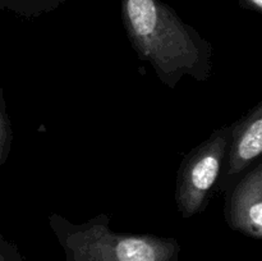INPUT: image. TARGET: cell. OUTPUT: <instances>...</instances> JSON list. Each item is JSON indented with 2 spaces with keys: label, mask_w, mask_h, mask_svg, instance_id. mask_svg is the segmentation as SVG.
<instances>
[{
  "label": "cell",
  "mask_w": 262,
  "mask_h": 261,
  "mask_svg": "<svg viewBox=\"0 0 262 261\" xmlns=\"http://www.w3.org/2000/svg\"><path fill=\"white\" fill-rule=\"evenodd\" d=\"M48 222L66 261H178L182 251L173 237L114 232L104 212L78 224L53 212Z\"/></svg>",
  "instance_id": "7a4b0ae2"
},
{
  "label": "cell",
  "mask_w": 262,
  "mask_h": 261,
  "mask_svg": "<svg viewBox=\"0 0 262 261\" xmlns=\"http://www.w3.org/2000/svg\"><path fill=\"white\" fill-rule=\"evenodd\" d=\"M228 227L253 240H262V161H257L225 192Z\"/></svg>",
  "instance_id": "5b68a950"
},
{
  "label": "cell",
  "mask_w": 262,
  "mask_h": 261,
  "mask_svg": "<svg viewBox=\"0 0 262 261\" xmlns=\"http://www.w3.org/2000/svg\"><path fill=\"white\" fill-rule=\"evenodd\" d=\"M0 261H25L17 245L5 240L0 233Z\"/></svg>",
  "instance_id": "ba28073f"
},
{
  "label": "cell",
  "mask_w": 262,
  "mask_h": 261,
  "mask_svg": "<svg viewBox=\"0 0 262 261\" xmlns=\"http://www.w3.org/2000/svg\"><path fill=\"white\" fill-rule=\"evenodd\" d=\"M238 3L242 9L262 14V0H238Z\"/></svg>",
  "instance_id": "9c48e42d"
},
{
  "label": "cell",
  "mask_w": 262,
  "mask_h": 261,
  "mask_svg": "<svg viewBox=\"0 0 262 261\" xmlns=\"http://www.w3.org/2000/svg\"><path fill=\"white\" fill-rule=\"evenodd\" d=\"M128 40L156 77L174 90L184 76L209 81L214 68V49L192 26L163 0H120Z\"/></svg>",
  "instance_id": "6da1fadb"
},
{
  "label": "cell",
  "mask_w": 262,
  "mask_h": 261,
  "mask_svg": "<svg viewBox=\"0 0 262 261\" xmlns=\"http://www.w3.org/2000/svg\"><path fill=\"white\" fill-rule=\"evenodd\" d=\"M222 171L214 192L225 193L257 161L262 153V101L233 123Z\"/></svg>",
  "instance_id": "277c9868"
},
{
  "label": "cell",
  "mask_w": 262,
  "mask_h": 261,
  "mask_svg": "<svg viewBox=\"0 0 262 261\" xmlns=\"http://www.w3.org/2000/svg\"><path fill=\"white\" fill-rule=\"evenodd\" d=\"M67 0H0V9L26 18H36L58 9Z\"/></svg>",
  "instance_id": "8992f818"
},
{
  "label": "cell",
  "mask_w": 262,
  "mask_h": 261,
  "mask_svg": "<svg viewBox=\"0 0 262 261\" xmlns=\"http://www.w3.org/2000/svg\"><path fill=\"white\" fill-rule=\"evenodd\" d=\"M12 147V129L3 90H0V165L5 164Z\"/></svg>",
  "instance_id": "52a82bcc"
},
{
  "label": "cell",
  "mask_w": 262,
  "mask_h": 261,
  "mask_svg": "<svg viewBox=\"0 0 262 261\" xmlns=\"http://www.w3.org/2000/svg\"><path fill=\"white\" fill-rule=\"evenodd\" d=\"M229 138L230 127L223 125L182 160L176 183V205L182 217L202 214L210 205Z\"/></svg>",
  "instance_id": "3957f363"
}]
</instances>
